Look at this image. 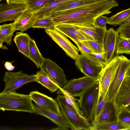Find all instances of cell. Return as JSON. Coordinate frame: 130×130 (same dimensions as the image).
I'll list each match as a JSON object with an SVG mask.
<instances>
[{
	"label": "cell",
	"instance_id": "cell-9",
	"mask_svg": "<svg viewBox=\"0 0 130 130\" xmlns=\"http://www.w3.org/2000/svg\"><path fill=\"white\" fill-rule=\"evenodd\" d=\"M130 104V76H126L119 88L114 105L115 120Z\"/></svg>",
	"mask_w": 130,
	"mask_h": 130
},
{
	"label": "cell",
	"instance_id": "cell-1",
	"mask_svg": "<svg viewBox=\"0 0 130 130\" xmlns=\"http://www.w3.org/2000/svg\"><path fill=\"white\" fill-rule=\"evenodd\" d=\"M119 6L115 0L103 2L67 12L53 19L56 25L68 24L93 28L99 17L111 13L110 10Z\"/></svg>",
	"mask_w": 130,
	"mask_h": 130
},
{
	"label": "cell",
	"instance_id": "cell-3",
	"mask_svg": "<svg viewBox=\"0 0 130 130\" xmlns=\"http://www.w3.org/2000/svg\"><path fill=\"white\" fill-rule=\"evenodd\" d=\"M58 103L62 114L72 130H91L90 121L84 116L79 114L66 101L63 95H58L55 99Z\"/></svg>",
	"mask_w": 130,
	"mask_h": 130
},
{
	"label": "cell",
	"instance_id": "cell-37",
	"mask_svg": "<svg viewBox=\"0 0 130 130\" xmlns=\"http://www.w3.org/2000/svg\"><path fill=\"white\" fill-rule=\"evenodd\" d=\"M77 45L79 50L82 54L92 53L91 51L82 42L79 40L72 38L70 39Z\"/></svg>",
	"mask_w": 130,
	"mask_h": 130
},
{
	"label": "cell",
	"instance_id": "cell-19",
	"mask_svg": "<svg viewBox=\"0 0 130 130\" xmlns=\"http://www.w3.org/2000/svg\"><path fill=\"white\" fill-rule=\"evenodd\" d=\"M35 113L45 117L49 119L58 126L70 128L72 127L68 123L63 115H60L39 106L34 105Z\"/></svg>",
	"mask_w": 130,
	"mask_h": 130
},
{
	"label": "cell",
	"instance_id": "cell-7",
	"mask_svg": "<svg viewBox=\"0 0 130 130\" xmlns=\"http://www.w3.org/2000/svg\"><path fill=\"white\" fill-rule=\"evenodd\" d=\"M120 61V56L119 55L102 68L98 79L99 85V96L105 97L107 94L110 85Z\"/></svg>",
	"mask_w": 130,
	"mask_h": 130
},
{
	"label": "cell",
	"instance_id": "cell-44",
	"mask_svg": "<svg viewBox=\"0 0 130 130\" xmlns=\"http://www.w3.org/2000/svg\"><path fill=\"white\" fill-rule=\"evenodd\" d=\"M130 76V65L125 74V76Z\"/></svg>",
	"mask_w": 130,
	"mask_h": 130
},
{
	"label": "cell",
	"instance_id": "cell-39",
	"mask_svg": "<svg viewBox=\"0 0 130 130\" xmlns=\"http://www.w3.org/2000/svg\"><path fill=\"white\" fill-rule=\"evenodd\" d=\"M128 114H124L122 112L116 120H119L125 122L130 124V116Z\"/></svg>",
	"mask_w": 130,
	"mask_h": 130
},
{
	"label": "cell",
	"instance_id": "cell-17",
	"mask_svg": "<svg viewBox=\"0 0 130 130\" xmlns=\"http://www.w3.org/2000/svg\"><path fill=\"white\" fill-rule=\"evenodd\" d=\"M37 18L35 12L28 9L25 10L13 23L14 31L23 32L32 27Z\"/></svg>",
	"mask_w": 130,
	"mask_h": 130
},
{
	"label": "cell",
	"instance_id": "cell-47",
	"mask_svg": "<svg viewBox=\"0 0 130 130\" xmlns=\"http://www.w3.org/2000/svg\"><path fill=\"white\" fill-rule=\"evenodd\" d=\"M2 0H0V1H1Z\"/></svg>",
	"mask_w": 130,
	"mask_h": 130
},
{
	"label": "cell",
	"instance_id": "cell-18",
	"mask_svg": "<svg viewBox=\"0 0 130 130\" xmlns=\"http://www.w3.org/2000/svg\"><path fill=\"white\" fill-rule=\"evenodd\" d=\"M54 28L59 31L70 39L77 40L81 41L94 40L91 36L72 26L68 24L55 25Z\"/></svg>",
	"mask_w": 130,
	"mask_h": 130
},
{
	"label": "cell",
	"instance_id": "cell-20",
	"mask_svg": "<svg viewBox=\"0 0 130 130\" xmlns=\"http://www.w3.org/2000/svg\"><path fill=\"white\" fill-rule=\"evenodd\" d=\"M36 74V82L41 84L51 92L56 91L59 89L56 83L47 74L45 69L42 67Z\"/></svg>",
	"mask_w": 130,
	"mask_h": 130
},
{
	"label": "cell",
	"instance_id": "cell-10",
	"mask_svg": "<svg viewBox=\"0 0 130 130\" xmlns=\"http://www.w3.org/2000/svg\"><path fill=\"white\" fill-rule=\"evenodd\" d=\"M98 79L86 76L68 81L62 88L73 97H79L87 89L94 84Z\"/></svg>",
	"mask_w": 130,
	"mask_h": 130
},
{
	"label": "cell",
	"instance_id": "cell-27",
	"mask_svg": "<svg viewBox=\"0 0 130 130\" xmlns=\"http://www.w3.org/2000/svg\"><path fill=\"white\" fill-rule=\"evenodd\" d=\"M114 115H115V112L113 105L108 101L102 110L97 124H104L113 121Z\"/></svg>",
	"mask_w": 130,
	"mask_h": 130
},
{
	"label": "cell",
	"instance_id": "cell-42",
	"mask_svg": "<svg viewBox=\"0 0 130 130\" xmlns=\"http://www.w3.org/2000/svg\"><path fill=\"white\" fill-rule=\"evenodd\" d=\"M69 128L61 126H58L57 127L51 129L53 130H68Z\"/></svg>",
	"mask_w": 130,
	"mask_h": 130
},
{
	"label": "cell",
	"instance_id": "cell-32",
	"mask_svg": "<svg viewBox=\"0 0 130 130\" xmlns=\"http://www.w3.org/2000/svg\"><path fill=\"white\" fill-rule=\"evenodd\" d=\"M56 24L50 16L42 18H37L32 27L46 29L54 28Z\"/></svg>",
	"mask_w": 130,
	"mask_h": 130
},
{
	"label": "cell",
	"instance_id": "cell-22",
	"mask_svg": "<svg viewBox=\"0 0 130 130\" xmlns=\"http://www.w3.org/2000/svg\"><path fill=\"white\" fill-rule=\"evenodd\" d=\"M75 28L83 31L92 37L94 40L104 44L107 30L106 27L101 28L97 26L93 28L72 25Z\"/></svg>",
	"mask_w": 130,
	"mask_h": 130
},
{
	"label": "cell",
	"instance_id": "cell-13",
	"mask_svg": "<svg viewBox=\"0 0 130 130\" xmlns=\"http://www.w3.org/2000/svg\"><path fill=\"white\" fill-rule=\"evenodd\" d=\"M41 67L59 87L62 88L66 85L68 81L64 72L55 63L49 58H44Z\"/></svg>",
	"mask_w": 130,
	"mask_h": 130
},
{
	"label": "cell",
	"instance_id": "cell-35",
	"mask_svg": "<svg viewBox=\"0 0 130 130\" xmlns=\"http://www.w3.org/2000/svg\"><path fill=\"white\" fill-rule=\"evenodd\" d=\"M85 46L94 53H104L103 44L95 40H88L81 41Z\"/></svg>",
	"mask_w": 130,
	"mask_h": 130
},
{
	"label": "cell",
	"instance_id": "cell-21",
	"mask_svg": "<svg viewBox=\"0 0 130 130\" xmlns=\"http://www.w3.org/2000/svg\"><path fill=\"white\" fill-rule=\"evenodd\" d=\"M31 39L27 33L21 31L16 33L13 39L19 51L28 58L29 56V42Z\"/></svg>",
	"mask_w": 130,
	"mask_h": 130
},
{
	"label": "cell",
	"instance_id": "cell-15",
	"mask_svg": "<svg viewBox=\"0 0 130 130\" xmlns=\"http://www.w3.org/2000/svg\"><path fill=\"white\" fill-rule=\"evenodd\" d=\"M107 1L106 0H76L56 8L52 11L50 17L53 19L81 8Z\"/></svg>",
	"mask_w": 130,
	"mask_h": 130
},
{
	"label": "cell",
	"instance_id": "cell-2",
	"mask_svg": "<svg viewBox=\"0 0 130 130\" xmlns=\"http://www.w3.org/2000/svg\"><path fill=\"white\" fill-rule=\"evenodd\" d=\"M0 109L31 113H34L35 110L29 95L21 94L15 91L0 93Z\"/></svg>",
	"mask_w": 130,
	"mask_h": 130
},
{
	"label": "cell",
	"instance_id": "cell-11",
	"mask_svg": "<svg viewBox=\"0 0 130 130\" xmlns=\"http://www.w3.org/2000/svg\"><path fill=\"white\" fill-rule=\"evenodd\" d=\"M119 34L112 28L107 30L103 44L104 56L108 63L117 56L118 40Z\"/></svg>",
	"mask_w": 130,
	"mask_h": 130
},
{
	"label": "cell",
	"instance_id": "cell-38",
	"mask_svg": "<svg viewBox=\"0 0 130 130\" xmlns=\"http://www.w3.org/2000/svg\"><path fill=\"white\" fill-rule=\"evenodd\" d=\"M108 18L106 16H104L103 15L99 17L95 21V25L96 26L101 28L106 27V25L108 23Z\"/></svg>",
	"mask_w": 130,
	"mask_h": 130
},
{
	"label": "cell",
	"instance_id": "cell-43",
	"mask_svg": "<svg viewBox=\"0 0 130 130\" xmlns=\"http://www.w3.org/2000/svg\"><path fill=\"white\" fill-rule=\"evenodd\" d=\"M126 112L130 114V104L124 108L122 112Z\"/></svg>",
	"mask_w": 130,
	"mask_h": 130
},
{
	"label": "cell",
	"instance_id": "cell-28",
	"mask_svg": "<svg viewBox=\"0 0 130 130\" xmlns=\"http://www.w3.org/2000/svg\"><path fill=\"white\" fill-rule=\"evenodd\" d=\"M109 101L108 93L105 97L99 96L93 113V119L91 122L92 126L97 124L102 110L106 103Z\"/></svg>",
	"mask_w": 130,
	"mask_h": 130
},
{
	"label": "cell",
	"instance_id": "cell-14",
	"mask_svg": "<svg viewBox=\"0 0 130 130\" xmlns=\"http://www.w3.org/2000/svg\"><path fill=\"white\" fill-rule=\"evenodd\" d=\"M29 95L32 100L38 106L57 114L62 115L56 100L37 91H32Z\"/></svg>",
	"mask_w": 130,
	"mask_h": 130
},
{
	"label": "cell",
	"instance_id": "cell-30",
	"mask_svg": "<svg viewBox=\"0 0 130 130\" xmlns=\"http://www.w3.org/2000/svg\"><path fill=\"white\" fill-rule=\"evenodd\" d=\"M55 0H26L28 9L36 13Z\"/></svg>",
	"mask_w": 130,
	"mask_h": 130
},
{
	"label": "cell",
	"instance_id": "cell-6",
	"mask_svg": "<svg viewBox=\"0 0 130 130\" xmlns=\"http://www.w3.org/2000/svg\"><path fill=\"white\" fill-rule=\"evenodd\" d=\"M120 61L113 79L110 83L108 92L109 101L114 105L118 92L130 65V60L121 55Z\"/></svg>",
	"mask_w": 130,
	"mask_h": 130
},
{
	"label": "cell",
	"instance_id": "cell-26",
	"mask_svg": "<svg viewBox=\"0 0 130 130\" xmlns=\"http://www.w3.org/2000/svg\"><path fill=\"white\" fill-rule=\"evenodd\" d=\"M44 58L40 53L34 39H31L29 42L28 58L36 65L38 68L41 67Z\"/></svg>",
	"mask_w": 130,
	"mask_h": 130
},
{
	"label": "cell",
	"instance_id": "cell-12",
	"mask_svg": "<svg viewBox=\"0 0 130 130\" xmlns=\"http://www.w3.org/2000/svg\"><path fill=\"white\" fill-rule=\"evenodd\" d=\"M28 9L25 4L8 3L0 5V23L7 21H15L25 10Z\"/></svg>",
	"mask_w": 130,
	"mask_h": 130
},
{
	"label": "cell",
	"instance_id": "cell-5",
	"mask_svg": "<svg viewBox=\"0 0 130 130\" xmlns=\"http://www.w3.org/2000/svg\"><path fill=\"white\" fill-rule=\"evenodd\" d=\"M36 74L29 75L24 73L22 70L17 72L6 71L3 78L5 88L0 93L15 91L26 84L36 82Z\"/></svg>",
	"mask_w": 130,
	"mask_h": 130
},
{
	"label": "cell",
	"instance_id": "cell-16",
	"mask_svg": "<svg viewBox=\"0 0 130 130\" xmlns=\"http://www.w3.org/2000/svg\"><path fill=\"white\" fill-rule=\"evenodd\" d=\"M75 64L85 76L97 79L102 68L93 64L82 54L75 60Z\"/></svg>",
	"mask_w": 130,
	"mask_h": 130
},
{
	"label": "cell",
	"instance_id": "cell-4",
	"mask_svg": "<svg viewBox=\"0 0 130 130\" xmlns=\"http://www.w3.org/2000/svg\"><path fill=\"white\" fill-rule=\"evenodd\" d=\"M99 94V83L98 80L86 90L78 99L80 108L84 116L91 122L92 121L94 109Z\"/></svg>",
	"mask_w": 130,
	"mask_h": 130
},
{
	"label": "cell",
	"instance_id": "cell-31",
	"mask_svg": "<svg viewBox=\"0 0 130 130\" xmlns=\"http://www.w3.org/2000/svg\"><path fill=\"white\" fill-rule=\"evenodd\" d=\"M104 53H91L83 54L93 64L103 68L107 64L104 57Z\"/></svg>",
	"mask_w": 130,
	"mask_h": 130
},
{
	"label": "cell",
	"instance_id": "cell-24",
	"mask_svg": "<svg viewBox=\"0 0 130 130\" xmlns=\"http://www.w3.org/2000/svg\"><path fill=\"white\" fill-rule=\"evenodd\" d=\"M12 23L5 24L0 26V47L3 50L7 49L6 46L3 45L5 42L7 45H11V38L15 32Z\"/></svg>",
	"mask_w": 130,
	"mask_h": 130
},
{
	"label": "cell",
	"instance_id": "cell-36",
	"mask_svg": "<svg viewBox=\"0 0 130 130\" xmlns=\"http://www.w3.org/2000/svg\"><path fill=\"white\" fill-rule=\"evenodd\" d=\"M116 31L120 35L130 39V22L127 23H122L117 29Z\"/></svg>",
	"mask_w": 130,
	"mask_h": 130
},
{
	"label": "cell",
	"instance_id": "cell-29",
	"mask_svg": "<svg viewBox=\"0 0 130 130\" xmlns=\"http://www.w3.org/2000/svg\"><path fill=\"white\" fill-rule=\"evenodd\" d=\"M130 15V8L118 12L108 18L107 24L114 27L120 25Z\"/></svg>",
	"mask_w": 130,
	"mask_h": 130
},
{
	"label": "cell",
	"instance_id": "cell-23",
	"mask_svg": "<svg viewBox=\"0 0 130 130\" xmlns=\"http://www.w3.org/2000/svg\"><path fill=\"white\" fill-rule=\"evenodd\" d=\"M130 130V124L120 120H115L91 126V130Z\"/></svg>",
	"mask_w": 130,
	"mask_h": 130
},
{
	"label": "cell",
	"instance_id": "cell-25",
	"mask_svg": "<svg viewBox=\"0 0 130 130\" xmlns=\"http://www.w3.org/2000/svg\"><path fill=\"white\" fill-rule=\"evenodd\" d=\"M76 0H55L50 3L42 10L35 13V15L38 18L50 16L52 11L56 8Z\"/></svg>",
	"mask_w": 130,
	"mask_h": 130
},
{
	"label": "cell",
	"instance_id": "cell-40",
	"mask_svg": "<svg viewBox=\"0 0 130 130\" xmlns=\"http://www.w3.org/2000/svg\"><path fill=\"white\" fill-rule=\"evenodd\" d=\"M13 61L9 62V61L6 62L4 64L5 67L9 71H12L15 68V67L12 64Z\"/></svg>",
	"mask_w": 130,
	"mask_h": 130
},
{
	"label": "cell",
	"instance_id": "cell-33",
	"mask_svg": "<svg viewBox=\"0 0 130 130\" xmlns=\"http://www.w3.org/2000/svg\"><path fill=\"white\" fill-rule=\"evenodd\" d=\"M123 54H130V39L119 35L117 42V54L119 56Z\"/></svg>",
	"mask_w": 130,
	"mask_h": 130
},
{
	"label": "cell",
	"instance_id": "cell-8",
	"mask_svg": "<svg viewBox=\"0 0 130 130\" xmlns=\"http://www.w3.org/2000/svg\"><path fill=\"white\" fill-rule=\"evenodd\" d=\"M45 31L53 40L71 58L76 60L79 55V49L68 39L64 34L54 28Z\"/></svg>",
	"mask_w": 130,
	"mask_h": 130
},
{
	"label": "cell",
	"instance_id": "cell-46",
	"mask_svg": "<svg viewBox=\"0 0 130 130\" xmlns=\"http://www.w3.org/2000/svg\"><path fill=\"white\" fill-rule=\"evenodd\" d=\"M107 1H111V0H106Z\"/></svg>",
	"mask_w": 130,
	"mask_h": 130
},
{
	"label": "cell",
	"instance_id": "cell-41",
	"mask_svg": "<svg viewBox=\"0 0 130 130\" xmlns=\"http://www.w3.org/2000/svg\"><path fill=\"white\" fill-rule=\"evenodd\" d=\"M8 3L13 4H26V0H6Z\"/></svg>",
	"mask_w": 130,
	"mask_h": 130
},
{
	"label": "cell",
	"instance_id": "cell-34",
	"mask_svg": "<svg viewBox=\"0 0 130 130\" xmlns=\"http://www.w3.org/2000/svg\"><path fill=\"white\" fill-rule=\"evenodd\" d=\"M59 90L57 92V94H62L65 97L67 103L72 106L79 114L82 116H84L78 104L76 101V100L78 101V99L76 100L69 92L59 87Z\"/></svg>",
	"mask_w": 130,
	"mask_h": 130
},
{
	"label": "cell",
	"instance_id": "cell-45",
	"mask_svg": "<svg viewBox=\"0 0 130 130\" xmlns=\"http://www.w3.org/2000/svg\"><path fill=\"white\" fill-rule=\"evenodd\" d=\"M129 22H130V15L125 20L123 23H127Z\"/></svg>",
	"mask_w": 130,
	"mask_h": 130
}]
</instances>
